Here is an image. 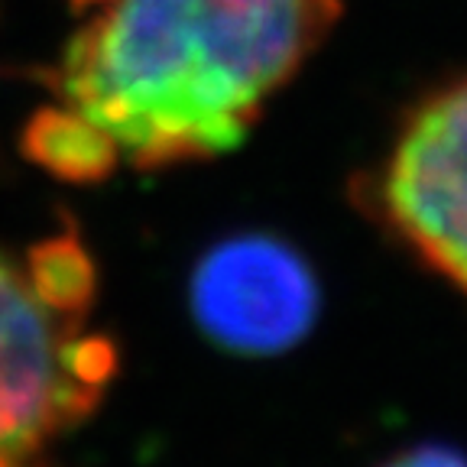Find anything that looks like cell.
I'll list each match as a JSON object with an SVG mask.
<instances>
[{
	"instance_id": "obj_6",
	"label": "cell",
	"mask_w": 467,
	"mask_h": 467,
	"mask_svg": "<svg viewBox=\"0 0 467 467\" xmlns=\"http://www.w3.org/2000/svg\"><path fill=\"white\" fill-rule=\"evenodd\" d=\"M26 279L36 299L72 328H81L98 296V266L75 231L33 244L26 254Z\"/></svg>"
},
{
	"instance_id": "obj_5",
	"label": "cell",
	"mask_w": 467,
	"mask_h": 467,
	"mask_svg": "<svg viewBox=\"0 0 467 467\" xmlns=\"http://www.w3.org/2000/svg\"><path fill=\"white\" fill-rule=\"evenodd\" d=\"M23 153L62 182H101L114 172L120 146L75 108H46L23 130Z\"/></svg>"
},
{
	"instance_id": "obj_8",
	"label": "cell",
	"mask_w": 467,
	"mask_h": 467,
	"mask_svg": "<svg viewBox=\"0 0 467 467\" xmlns=\"http://www.w3.org/2000/svg\"><path fill=\"white\" fill-rule=\"evenodd\" d=\"M383 467H467V454L451 445H416L389 458Z\"/></svg>"
},
{
	"instance_id": "obj_9",
	"label": "cell",
	"mask_w": 467,
	"mask_h": 467,
	"mask_svg": "<svg viewBox=\"0 0 467 467\" xmlns=\"http://www.w3.org/2000/svg\"><path fill=\"white\" fill-rule=\"evenodd\" d=\"M78 4H101V0H78Z\"/></svg>"
},
{
	"instance_id": "obj_2",
	"label": "cell",
	"mask_w": 467,
	"mask_h": 467,
	"mask_svg": "<svg viewBox=\"0 0 467 467\" xmlns=\"http://www.w3.org/2000/svg\"><path fill=\"white\" fill-rule=\"evenodd\" d=\"M377 208L467 296V75L412 110L377 179Z\"/></svg>"
},
{
	"instance_id": "obj_7",
	"label": "cell",
	"mask_w": 467,
	"mask_h": 467,
	"mask_svg": "<svg viewBox=\"0 0 467 467\" xmlns=\"http://www.w3.org/2000/svg\"><path fill=\"white\" fill-rule=\"evenodd\" d=\"M62 360H66V370L78 379L81 387L104 396V389L110 387V379L120 370V348L108 335H81L75 328L66 337Z\"/></svg>"
},
{
	"instance_id": "obj_3",
	"label": "cell",
	"mask_w": 467,
	"mask_h": 467,
	"mask_svg": "<svg viewBox=\"0 0 467 467\" xmlns=\"http://www.w3.org/2000/svg\"><path fill=\"white\" fill-rule=\"evenodd\" d=\"M189 308L214 348L237 358H276L315 328L321 289L292 244L270 234H237L195 263Z\"/></svg>"
},
{
	"instance_id": "obj_1",
	"label": "cell",
	"mask_w": 467,
	"mask_h": 467,
	"mask_svg": "<svg viewBox=\"0 0 467 467\" xmlns=\"http://www.w3.org/2000/svg\"><path fill=\"white\" fill-rule=\"evenodd\" d=\"M337 0H114L56 88L140 169L231 153L335 26Z\"/></svg>"
},
{
	"instance_id": "obj_4",
	"label": "cell",
	"mask_w": 467,
	"mask_h": 467,
	"mask_svg": "<svg viewBox=\"0 0 467 467\" xmlns=\"http://www.w3.org/2000/svg\"><path fill=\"white\" fill-rule=\"evenodd\" d=\"M72 331L36 299L26 270L0 254V467H26L101 406L104 396L66 370Z\"/></svg>"
}]
</instances>
